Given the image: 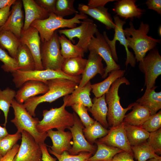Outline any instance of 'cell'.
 <instances>
[{
	"mask_svg": "<svg viewBox=\"0 0 161 161\" xmlns=\"http://www.w3.org/2000/svg\"><path fill=\"white\" fill-rule=\"evenodd\" d=\"M75 122L73 125L68 128L71 133L73 145L68 152L71 155H77L82 152H87L94 154L96 151V147L89 143L85 138L83 132L84 126L78 115L73 113Z\"/></svg>",
	"mask_w": 161,
	"mask_h": 161,
	"instance_id": "cell-14",
	"label": "cell"
},
{
	"mask_svg": "<svg viewBox=\"0 0 161 161\" xmlns=\"http://www.w3.org/2000/svg\"><path fill=\"white\" fill-rule=\"evenodd\" d=\"M87 61V59L81 57L63 58L61 70L71 76H80L84 71Z\"/></svg>",
	"mask_w": 161,
	"mask_h": 161,
	"instance_id": "cell-27",
	"label": "cell"
},
{
	"mask_svg": "<svg viewBox=\"0 0 161 161\" xmlns=\"http://www.w3.org/2000/svg\"><path fill=\"white\" fill-rule=\"evenodd\" d=\"M74 0H57L55 4L54 13L61 17L74 14L78 12L74 6Z\"/></svg>",
	"mask_w": 161,
	"mask_h": 161,
	"instance_id": "cell-38",
	"label": "cell"
},
{
	"mask_svg": "<svg viewBox=\"0 0 161 161\" xmlns=\"http://www.w3.org/2000/svg\"><path fill=\"white\" fill-rule=\"evenodd\" d=\"M48 90L49 87L46 83L38 80H29L16 92L15 99L18 103L23 104L28 99L39 94H44Z\"/></svg>",
	"mask_w": 161,
	"mask_h": 161,
	"instance_id": "cell-19",
	"label": "cell"
},
{
	"mask_svg": "<svg viewBox=\"0 0 161 161\" xmlns=\"http://www.w3.org/2000/svg\"><path fill=\"white\" fill-rule=\"evenodd\" d=\"M83 132L86 140L92 145L97 139L105 136L108 133L109 130L95 120L93 123L84 128Z\"/></svg>",
	"mask_w": 161,
	"mask_h": 161,
	"instance_id": "cell-35",
	"label": "cell"
},
{
	"mask_svg": "<svg viewBox=\"0 0 161 161\" xmlns=\"http://www.w3.org/2000/svg\"><path fill=\"white\" fill-rule=\"evenodd\" d=\"M0 113H1V112H0Z\"/></svg>",
	"mask_w": 161,
	"mask_h": 161,
	"instance_id": "cell-58",
	"label": "cell"
},
{
	"mask_svg": "<svg viewBox=\"0 0 161 161\" xmlns=\"http://www.w3.org/2000/svg\"><path fill=\"white\" fill-rule=\"evenodd\" d=\"M146 161H161V158H152L149 159Z\"/></svg>",
	"mask_w": 161,
	"mask_h": 161,
	"instance_id": "cell-54",
	"label": "cell"
},
{
	"mask_svg": "<svg viewBox=\"0 0 161 161\" xmlns=\"http://www.w3.org/2000/svg\"><path fill=\"white\" fill-rule=\"evenodd\" d=\"M2 156L0 154V160L1 159V158L2 157Z\"/></svg>",
	"mask_w": 161,
	"mask_h": 161,
	"instance_id": "cell-56",
	"label": "cell"
},
{
	"mask_svg": "<svg viewBox=\"0 0 161 161\" xmlns=\"http://www.w3.org/2000/svg\"><path fill=\"white\" fill-rule=\"evenodd\" d=\"M139 68L144 75L146 89L155 86L156 79L161 74V56L158 49L155 47L149 51L139 62Z\"/></svg>",
	"mask_w": 161,
	"mask_h": 161,
	"instance_id": "cell-10",
	"label": "cell"
},
{
	"mask_svg": "<svg viewBox=\"0 0 161 161\" xmlns=\"http://www.w3.org/2000/svg\"><path fill=\"white\" fill-rule=\"evenodd\" d=\"M157 86L146 89L143 95L136 102L147 109L151 115L157 113L161 109V92H156Z\"/></svg>",
	"mask_w": 161,
	"mask_h": 161,
	"instance_id": "cell-25",
	"label": "cell"
},
{
	"mask_svg": "<svg viewBox=\"0 0 161 161\" xmlns=\"http://www.w3.org/2000/svg\"><path fill=\"white\" fill-rule=\"evenodd\" d=\"M78 9L80 13L88 15L104 24L107 29H114L115 25L108 8L105 7L91 8L87 5L79 4Z\"/></svg>",
	"mask_w": 161,
	"mask_h": 161,
	"instance_id": "cell-24",
	"label": "cell"
},
{
	"mask_svg": "<svg viewBox=\"0 0 161 161\" xmlns=\"http://www.w3.org/2000/svg\"><path fill=\"white\" fill-rule=\"evenodd\" d=\"M125 72V70L120 69L113 70L108 74V76L104 80L92 84V92L95 97H100L105 94L115 81L123 77Z\"/></svg>",
	"mask_w": 161,
	"mask_h": 161,
	"instance_id": "cell-29",
	"label": "cell"
},
{
	"mask_svg": "<svg viewBox=\"0 0 161 161\" xmlns=\"http://www.w3.org/2000/svg\"><path fill=\"white\" fill-rule=\"evenodd\" d=\"M11 106L14 110V117L11 120L18 132L25 131L29 133L38 144L44 143L47 137L46 132L41 133L38 131L37 125L39 121L37 118H33L27 110L23 104L18 103L14 99Z\"/></svg>",
	"mask_w": 161,
	"mask_h": 161,
	"instance_id": "cell-6",
	"label": "cell"
},
{
	"mask_svg": "<svg viewBox=\"0 0 161 161\" xmlns=\"http://www.w3.org/2000/svg\"><path fill=\"white\" fill-rule=\"evenodd\" d=\"M148 9L153 10L157 13L161 14V0H148L145 2Z\"/></svg>",
	"mask_w": 161,
	"mask_h": 161,
	"instance_id": "cell-48",
	"label": "cell"
},
{
	"mask_svg": "<svg viewBox=\"0 0 161 161\" xmlns=\"http://www.w3.org/2000/svg\"><path fill=\"white\" fill-rule=\"evenodd\" d=\"M125 127L127 139L131 147L146 141L149 137L150 132L140 126L125 123Z\"/></svg>",
	"mask_w": 161,
	"mask_h": 161,
	"instance_id": "cell-32",
	"label": "cell"
},
{
	"mask_svg": "<svg viewBox=\"0 0 161 161\" xmlns=\"http://www.w3.org/2000/svg\"><path fill=\"white\" fill-rule=\"evenodd\" d=\"M105 97V94L100 97H95L92 100V106L87 109L95 120L107 129L109 126L107 120L108 107Z\"/></svg>",
	"mask_w": 161,
	"mask_h": 161,
	"instance_id": "cell-26",
	"label": "cell"
},
{
	"mask_svg": "<svg viewBox=\"0 0 161 161\" xmlns=\"http://www.w3.org/2000/svg\"><path fill=\"white\" fill-rule=\"evenodd\" d=\"M21 138V133L17 131L13 134H8L1 140L0 154L2 157L5 155Z\"/></svg>",
	"mask_w": 161,
	"mask_h": 161,
	"instance_id": "cell-39",
	"label": "cell"
},
{
	"mask_svg": "<svg viewBox=\"0 0 161 161\" xmlns=\"http://www.w3.org/2000/svg\"><path fill=\"white\" fill-rule=\"evenodd\" d=\"M21 141L13 161H42V153L39 144L28 132H21Z\"/></svg>",
	"mask_w": 161,
	"mask_h": 161,
	"instance_id": "cell-13",
	"label": "cell"
},
{
	"mask_svg": "<svg viewBox=\"0 0 161 161\" xmlns=\"http://www.w3.org/2000/svg\"><path fill=\"white\" fill-rule=\"evenodd\" d=\"M95 141L109 146L119 148L133 156V153L127 139L123 122L117 126L110 127L108 133Z\"/></svg>",
	"mask_w": 161,
	"mask_h": 161,
	"instance_id": "cell-15",
	"label": "cell"
},
{
	"mask_svg": "<svg viewBox=\"0 0 161 161\" xmlns=\"http://www.w3.org/2000/svg\"><path fill=\"white\" fill-rule=\"evenodd\" d=\"M19 70L23 71L35 69L34 59L30 50L25 44L21 43L16 55Z\"/></svg>",
	"mask_w": 161,
	"mask_h": 161,
	"instance_id": "cell-30",
	"label": "cell"
},
{
	"mask_svg": "<svg viewBox=\"0 0 161 161\" xmlns=\"http://www.w3.org/2000/svg\"><path fill=\"white\" fill-rule=\"evenodd\" d=\"M20 145L16 144L7 153L3 156L0 160V161H13V159L17 153Z\"/></svg>",
	"mask_w": 161,
	"mask_h": 161,
	"instance_id": "cell-49",
	"label": "cell"
},
{
	"mask_svg": "<svg viewBox=\"0 0 161 161\" xmlns=\"http://www.w3.org/2000/svg\"><path fill=\"white\" fill-rule=\"evenodd\" d=\"M96 37L92 38L88 47V50L95 51L104 61L106 64L105 73L102 77L106 78L108 74L113 70L120 69V67L114 61L110 48L103 34L98 30L95 34Z\"/></svg>",
	"mask_w": 161,
	"mask_h": 161,
	"instance_id": "cell-12",
	"label": "cell"
},
{
	"mask_svg": "<svg viewBox=\"0 0 161 161\" xmlns=\"http://www.w3.org/2000/svg\"><path fill=\"white\" fill-rule=\"evenodd\" d=\"M133 156L137 161H146L152 158H160L147 141L139 145L131 147Z\"/></svg>",
	"mask_w": 161,
	"mask_h": 161,
	"instance_id": "cell-36",
	"label": "cell"
},
{
	"mask_svg": "<svg viewBox=\"0 0 161 161\" xmlns=\"http://www.w3.org/2000/svg\"><path fill=\"white\" fill-rule=\"evenodd\" d=\"M49 90L43 95L31 97L23 104L30 114L35 116V110L37 106L43 102L51 103L58 99L71 94L79 84L65 78H57L47 81Z\"/></svg>",
	"mask_w": 161,
	"mask_h": 161,
	"instance_id": "cell-1",
	"label": "cell"
},
{
	"mask_svg": "<svg viewBox=\"0 0 161 161\" xmlns=\"http://www.w3.org/2000/svg\"><path fill=\"white\" fill-rule=\"evenodd\" d=\"M49 152L55 156L58 161H89V159L92 156V153L87 152H82L78 154H70L67 151H64L61 154H58L52 151L50 148Z\"/></svg>",
	"mask_w": 161,
	"mask_h": 161,
	"instance_id": "cell-40",
	"label": "cell"
},
{
	"mask_svg": "<svg viewBox=\"0 0 161 161\" xmlns=\"http://www.w3.org/2000/svg\"><path fill=\"white\" fill-rule=\"evenodd\" d=\"M129 27L123 30L124 33L128 41V47L132 49L134 52L137 62L142 61L147 53L160 43L161 39H156L148 36L149 25L143 22H140L138 29H136L131 21L129 23Z\"/></svg>",
	"mask_w": 161,
	"mask_h": 161,
	"instance_id": "cell-2",
	"label": "cell"
},
{
	"mask_svg": "<svg viewBox=\"0 0 161 161\" xmlns=\"http://www.w3.org/2000/svg\"><path fill=\"white\" fill-rule=\"evenodd\" d=\"M8 134L6 127H2L0 125V140Z\"/></svg>",
	"mask_w": 161,
	"mask_h": 161,
	"instance_id": "cell-53",
	"label": "cell"
},
{
	"mask_svg": "<svg viewBox=\"0 0 161 161\" xmlns=\"http://www.w3.org/2000/svg\"><path fill=\"white\" fill-rule=\"evenodd\" d=\"M15 0H0V9L10 4H13Z\"/></svg>",
	"mask_w": 161,
	"mask_h": 161,
	"instance_id": "cell-52",
	"label": "cell"
},
{
	"mask_svg": "<svg viewBox=\"0 0 161 161\" xmlns=\"http://www.w3.org/2000/svg\"><path fill=\"white\" fill-rule=\"evenodd\" d=\"M13 4H10L0 9V27L3 26L7 21L10 13V8Z\"/></svg>",
	"mask_w": 161,
	"mask_h": 161,
	"instance_id": "cell-46",
	"label": "cell"
},
{
	"mask_svg": "<svg viewBox=\"0 0 161 161\" xmlns=\"http://www.w3.org/2000/svg\"><path fill=\"white\" fill-rule=\"evenodd\" d=\"M2 27H0V31L2 30Z\"/></svg>",
	"mask_w": 161,
	"mask_h": 161,
	"instance_id": "cell-57",
	"label": "cell"
},
{
	"mask_svg": "<svg viewBox=\"0 0 161 161\" xmlns=\"http://www.w3.org/2000/svg\"><path fill=\"white\" fill-rule=\"evenodd\" d=\"M91 86V83L89 81L84 86H78L71 94L64 96L63 101L66 107L80 104L87 108L91 107L92 105L90 97Z\"/></svg>",
	"mask_w": 161,
	"mask_h": 161,
	"instance_id": "cell-20",
	"label": "cell"
},
{
	"mask_svg": "<svg viewBox=\"0 0 161 161\" xmlns=\"http://www.w3.org/2000/svg\"><path fill=\"white\" fill-rule=\"evenodd\" d=\"M46 133L47 137L52 140V145L50 147L52 151L61 154L64 151H69L72 147L71 140L72 138L70 131H55L51 129Z\"/></svg>",
	"mask_w": 161,
	"mask_h": 161,
	"instance_id": "cell-21",
	"label": "cell"
},
{
	"mask_svg": "<svg viewBox=\"0 0 161 161\" xmlns=\"http://www.w3.org/2000/svg\"><path fill=\"white\" fill-rule=\"evenodd\" d=\"M113 18L115 26L113 40H110L109 39L106 31H104L103 33V36L111 49L113 58L115 62L118 61V58L116 48V42L118 41H119L120 44L124 47L126 50V58L125 64L126 67L129 64L132 67H134L136 64V60L133 53L129 50L128 41L123 28V26L126 23V22L116 15L114 16Z\"/></svg>",
	"mask_w": 161,
	"mask_h": 161,
	"instance_id": "cell-11",
	"label": "cell"
},
{
	"mask_svg": "<svg viewBox=\"0 0 161 161\" xmlns=\"http://www.w3.org/2000/svg\"><path fill=\"white\" fill-rule=\"evenodd\" d=\"M95 143L97 145V150L94 155L89 159V161H110L115 155L124 151L96 141Z\"/></svg>",
	"mask_w": 161,
	"mask_h": 161,
	"instance_id": "cell-33",
	"label": "cell"
},
{
	"mask_svg": "<svg viewBox=\"0 0 161 161\" xmlns=\"http://www.w3.org/2000/svg\"><path fill=\"white\" fill-rule=\"evenodd\" d=\"M98 31L97 26L93 21L87 18L83 19L81 25L78 27L60 30L58 31L61 35H64L73 44L75 43L74 38H77L79 40L76 45L85 52L88 50L90 41Z\"/></svg>",
	"mask_w": 161,
	"mask_h": 161,
	"instance_id": "cell-8",
	"label": "cell"
},
{
	"mask_svg": "<svg viewBox=\"0 0 161 161\" xmlns=\"http://www.w3.org/2000/svg\"><path fill=\"white\" fill-rule=\"evenodd\" d=\"M59 36L56 30L49 40L42 42L41 46V57L44 70H61L64 58L60 53Z\"/></svg>",
	"mask_w": 161,
	"mask_h": 161,
	"instance_id": "cell-9",
	"label": "cell"
},
{
	"mask_svg": "<svg viewBox=\"0 0 161 161\" xmlns=\"http://www.w3.org/2000/svg\"><path fill=\"white\" fill-rule=\"evenodd\" d=\"M12 6L11 13L2 30L12 32L20 39L24 22L22 1L16 0Z\"/></svg>",
	"mask_w": 161,
	"mask_h": 161,
	"instance_id": "cell-17",
	"label": "cell"
},
{
	"mask_svg": "<svg viewBox=\"0 0 161 161\" xmlns=\"http://www.w3.org/2000/svg\"><path fill=\"white\" fill-rule=\"evenodd\" d=\"M71 107L75 112L78 115L85 127L94 123L95 120L89 116L86 106L80 104H76L72 105Z\"/></svg>",
	"mask_w": 161,
	"mask_h": 161,
	"instance_id": "cell-43",
	"label": "cell"
},
{
	"mask_svg": "<svg viewBox=\"0 0 161 161\" xmlns=\"http://www.w3.org/2000/svg\"><path fill=\"white\" fill-rule=\"evenodd\" d=\"M16 92L7 87L3 90L0 88V109L3 112L5 122L3 125L6 127L7 122V117L11 102L14 99Z\"/></svg>",
	"mask_w": 161,
	"mask_h": 161,
	"instance_id": "cell-37",
	"label": "cell"
},
{
	"mask_svg": "<svg viewBox=\"0 0 161 161\" xmlns=\"http://www.w3.org/2000/svg\"><path fill=\"white\" fill-rule=\"evenodd\" d=\"M42 153V161H56V158L52 157L49 154L46 144H39Z\"/></svg>",
	"mask_w": 161,
	"mask_h": 161,
	"instance_id": "cell-50",
	"label": "cell"
},
{
	"mask_svg": "<svg viewBox=\"0 0 161 161\" xmlns=\"http://www.w3.org/2000/svg\"><path fill=\"white\" fill-rule=\"evenodd\" d=\"M89 51L87 62L78 86L79 87L85 86L97 74H100L102 77L105 73L102 58L95 51Z\"/></svg>",
	"mask_w": 161,
	"mask_h": 161,
	"instance_id": "cell-18",
	"label": "cell"
},
{
	"mask_svg": "<svg viewBox=\"0 0 161 161\" xmlns=\"http://www.w3.org/2000/svg\"><path fill=\"white\" fill-rule=\"evenodd\" d=\"M0 61L3 63L1 68L4 72L12 73L18 69L17 60L11 56L0 46Z\"/></svg>",
	"mask_w": 161,
	"mask_h": 161,
	"instance_id": "cell-41",
	"label": "cell"
},
{
	"mask_svg": "<svg viewBox=\"0 0 161 161\" xmlns=\"http://www.w3.org/2000/svg\"><path fill=\"white\" fill-rule=\"evenodd\" d=\"M58 38L61 47L60 53L64 58L84 57L83 51L76 45H74L64 35H61Z\"/></svg>",
	"mask_w": 161,
	"mask_h": 161,
	"instance_id": "cell-34",
	"label": "cell"
},
{
	"mask_svg": "<svg viewBox=\"0 0 161 161\" xmlns=\"http://www.w3.org/2000/svg\"><path fill=\"white\" fill-rule=\"evenodd\" d=\"M13 81L16 88H20L26 82L30 80H36L45 83L47 81L57 78H65L80 83L81 76H69L61 70L50 69L35 70L23 71L18 70L12 73Z\"/></svg>",
	"mask_w": 161,
	"mask_h": 161,
	"instance_id": "cell-7",
	"label": "cell"
},
{
	"mask_svg": "<svg viewBox=\"0 0 161 161\" xmlns=\"http://www.w3.org/2000/svg\"><path fill=\"white\" fill-rule=\"evenodd\" d=\"M136 1V0H117L114 3L113 11L116 14V15L125 20L129 18L131 21L134 18H140L145 11L137 7L135 4Z\"/></svg>",
	"mask_w": 161,
	"mask_h": 161,
	"instance_id": "cell-23",
	"label": "cell"
},
{
	"mask_svg": "<svg viewBox=\"0 0 161 161\" xmlns=\"http://www.w3.org/2000/svg\"><path fill=\"white\" fill-rule=\"evenodd\" d=\"M115 0H89L87 6L91 8L104 7L106 4L109 2L117 1Z\"/></svg>",
	"mask_w": 161,
	"mask_h": 161,
	"instance_id": "cell-51",
	"label": "cell"
},
{
	"mask_svg": "<svg viewBox=\"0 0 161 161\" xmlns=\"http://www.w3.org/2000/svg\"><path fill=\"white\" fill-rule=\"evenodd\" d=\"M40 6L44 9L49 13H55V11L56 0H37Z\"/></svg>",
	"mask_w": 161,
	"mask_h": 161,
	"instance_id": "cell-45",
	"label": "cell"
},
{
	"mask_svg": "<svg viewBox=\"0 0 161 161\" xmlns=\"http://www.w3.org/2000/svg\"><path fill=\"white\" fill-rule=\"evenodd\" d=\"M21 43L20 39L12 32L2 30L0 31V46L6 49L9 55L16 59L17 51Z\"/></svg>",
	"mask_w": 161,
	"mask_h": 161,
	"instance_id": "cell-31",
	"label": "cell"
},
{
	"mask_svg": "<svg viewBox=\"0 0 161 161\" xmlns=\"http://www.w3.org/2000/svg\"><path fill=\"white\" fill-rule=\"evenodd\" d=\"M132 111L125 115L123 120L125 123L138 126H141L151 115L148 110L135 102Z\"/></svg>",
	"mask_w": 161,
	"mask_h": 161,
	"instance_id": "cell-28",
	"label": "cell"
},
{
	"mask_svg": "<svg viewBox=\"0 0 161 161\" xmlns=\"http://www.w3.org/2000/svg\"><path fill=\"white\" fill-rule=\"evenodd\" d=\"M65 107L64 103L59 107L44 110L43 118L39 121L37 126L38 131L45 133L54 128L58 130L64 131L65 129L72 127L75 122L74 115L66 110Z\"/></svg>",
	"mask_w": 161,
	"mask_h": 161,
	"instance_id": "cell-5",
	"label": "cell"
},
{
	"mask_svg": "<svg viewBox=\"0 0 161 161\" xmlns=\"http://www.w3.org/2000/svg\"><path fill=\"white\" fill-rule=\"evenodd\" d=\"M140 127L149 132L155 131L160 128L161 110L155 114L151 115L148 119Z\"/></svg>",
	"mask_w": 161,
	"mask_h": 161,
	"instance_id": "cell-42",
	"label": "cell"
},
{
	"mask_svg": "<svg viewBox=\"0 0 161 161\" xmlns=\"http://www.w3.org/2000/svg\"><path fill=\"white\" fill-rule=\"evenodd\" d=\"M110 161H134L133 156L129 153L123 151L115 155Z\"/></svg>",
	"mask_w": 161,
	"mask_h": 161,
	"instance_id": "cell-47",
	"label": "cell"
},
{
	"mask_svg": "<svg viewBox=\"0 0 161 161\" xmlns=\"http://www.w3.org/2000/svg\"><path fill=\"white\" fill-rule=\"evenodd\" d=\"M123 83L129 85L130 83L125 77L119 78L113 83L105 94V100L108 105L107 120L110 127L116 126L122 123L126 113L131 109L134 104V102L131 103L126 108L121 106L118 89L120 86Z\"/></svg>",
	"mask_w": 161,
	"mask_h": 161,
	"instance_id": "cell-4",
	"label": "cell"
},
{
	"mask_svg": "<svg viewBox=\"0 0 161 161\" xmlns=\"http://www.w3.org/2000/svg\"><path fill=\"white\" fill-rule=\"evenodd\" d=\"M158 33L161 36V26H160L159 28H158Z\"/></svg>",
	"mask_w": 161,
	"mask_h": 161,
	"instance_id": "cell-55",
	"label": "cell"
},
{
	"mask_svg": "<svg viewBox=\"0 0 161 161\" xmlns=\"http://www.w3.org/2000/svg\"><path fill=\"white\" fill-rule=\"evenodd\" d=\"M155 153L158 154L161 153V128L152 132H150L146 140Z\"/></svg>",
	"mask_w": 161,
	"mask_h": 161,
	"instance_id": "cell-44",
	"label": "cell"
},
{
	"mask_svg": "<svg viewBox=\"0 0 161 161\" xmlns=\"http://www.w3.org/2000/svg\"><path fill=\"white\" fill-rule=\"evenodd\" d=\"M88 18L87 15L76 13L72 18L64 19L53 13H49V17L43 20H36L33 21L31 26L35 28L38 31L41 42H44L49 40L55 32L60 28H75L77 24L81 23L80 19Z\"/></svg>",
	"mask_w": 161,
	"mask_h": 161,
	"instance_id": "cell-3",
	"label": "cell"
},
{
	"mask_svg": "<svg viewBox=\"0 0 161 161\" xmlns=\"http://www.w3.org/2000/svg\"><path fill=\"white\" fill-rule=\"evenodd\" d=\"M21 43L29 48L33 57L35 69L44 70L41 57V40L38 31L31 26L25 30H22L20 38Z\"/></svg>",
	"mask_w": 161,
	"mask_h": 161,
	"instance_id": "cell-16",
	"label": "cell"
},
{
	"mask_svg": "<svg viewBox=\"0 0 161 161\" xmlns=\"http://www.w3.org/2000/svg\"><path fill=\"white\" fill-rule=\"evenodd\" d=\"M25 12V19L23 30H25L30 26L35 20L47 18L49 13L33 0L22 1Z\"/></svg>",
	"mask_w": 161,
	"mask_h": 161,
	"instance_id": "cell-22",
	"label": "cell"
}]
</instances>
